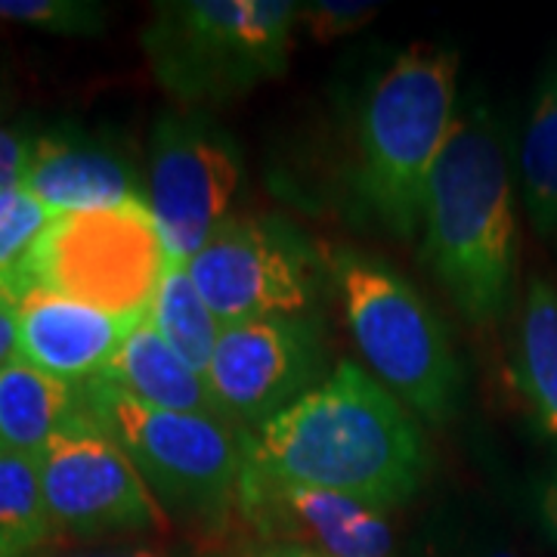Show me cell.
Wrapping results in <instances>:
<instances>
[{"mask_svg": "<svg viewBox=\"0 0 557 557\" xmlns=\"http://www.w3.org/2000/svg\"><path fill=\"white\" fill-rule=\"evenodd\" d=\"M236 508L260 536L276 539L273 545H300L325 557H391L394 552L384 508L263 478L245 465Z\"/></svg>", "mask_w": 557, "mask_h": 557, "instance_id": "7c38bea8", "label": "cell"}, {"mask_svg": "<svg viewBox=\"0 0 557 557\" xmlns=\"http://www.w3.org/2000/svg\"><path fill=\"white\" fill-rule=\"evenodd\" d=\"M539 520H542L545 536L557 545V474L545 483V490L539 496Z\"/></svg>", "mask_w": 557, "mask_h": 557, "instance_id": "484cf974", "label": "cell"}, {"mask_svg": "<svg viewBox=\"0 0 557 557\" xmlns=\"http://www.w3.org/2000/svg\"><path fill=\"white\" fill-rule=\"evenodd\" d=\"M53 214L25 189L0 196V295L20 304L35 285V255Z\"/></svg>", "mask_w": 557, "mask_h": 557, "instance_id": "44dd1931", "label": "cell"}, {"mask_svg": "<svg viewBox=\"0 0 557 557\" xmlns=\"http://www.w3.org/2000/svg\"><path fill=\"white\" fill-rule=\"evenodd\" d=\"M424 260L474 325L496 322L518 267L515 189L486 109L458 112L424 189Z\"/></svg>", "mask_w": 557, "mask_h": 557, "instance_id": "7a4b0ae2", "label": "cell"}, {"mask_svg": "<svg viewBox=\"0 0 557 557\" xmlns=\"http://www.w3.org/2000/svg\"><path fill=\"white\" fill-rule=\"evenodd\" d=\"M22 189L35 196L53 218L102 211L139 199L134 174L119 156L72 137H40L32 143Z\"/></svg>", "mask_w": 557, "mask_h": 557, "instance_id": "5bb4252c", "label": "cell"}, {"mask_svg": "<svg viewBox=\"0 0 557 557\" xmlns=\"http://www.w3.org/2000/svg\"><path fill=\"white\" fill-rule=\"evenodd\" d=\"M329 263L359 357L381 387L428 421H446L456 412L461 372L437 313L379 260L335 251Z\"/></svg>", "mask_w": 557, "mask_h": 557, "instance_id": "5b68a950", "label": "cell"}, {"mask_svg": "<svg viewBox=\"0 0 557 557\" xmlns=\"http://www.w3.org/2000/svg\"><path fill=\"white\" fill-rule=\"evenodd\" d=\"M20 357L65 381L100 379L139 319L112 317L90 304L32 288L16 304Z\"/></svg>", "mask_w": 557, "mask_h": 557, "instance_id": "4fadbf2b", "label": "cell"}, {"mask_svg": "<svg viewBox=\"0 0 557 557\" xmlns=\"http://www.w3.org/2000/svg\"><path fill=\"white\" fill-rule=\"evenodd\" d=\"M0 557H25L20 552H13V548H7V545H0Z\"/></svg>", "mask_w": 557, "mask_h": 557, "instance_id": "f1b7e54d", "label": "cell"}, {"mask_svg": "<svg viewBox=\"0 0 557 557\" xmlns=\"http://www.w3.org/2000/svg\"><path fill=\"white\" fill-rule=\"evenodd\" d=\"M233 143L205 121L161 119L149 161V208L171 263H186L230 220L239 189Z\"/></svg>", "mask_w": 557, "mask_h": 557, "instance_id": "30bf717a", "label": "cell"}, {"mask_svg": "<svg viewBox=\"0 0 557 557\" xmlns=\"http://www.w3.org/2000/svg\"><path fill=\"white\" fill-rule=\"evenodd\" d=\"M20 357V322H16V304L0 295V369L10 359Z\"/></svg>", "mask_w": 557, "mask_h": 557, "instance_id": "d4e9b609", "label": "cell"}, {"mask_svg": "<svg viewBox=\"0 0 557 557\" xmlns=\"http://www.w3.org/2000/svg\"><path fill=\"white\" fill-rule=\"evenodd\" d=\"M319 359L317 338L300 319H251L223 325L205 381L226 416L260 431L313 391Z\"/></svg>", "mask_w": 557, "mask_h": 557, "instance_id": "8fae6325", "label": "cell"}, {"mask_svg": "<svg viewBox=\"0 0 557 557\" xmlns=\"http://www.w3.org/2000/svg\"><path fill=\"white\" fill-rule=\"evenodd\" d=\"M87 412L134 461L161 505L199 520H223L239 502L245 434L230 421L168 412L121 394L109 381H84Z\"/></svg>", "mask_w": 557, "mask_h": 557, "instance_id": "8992f818", "label": "cell"}, {"mask_svg": "<svg viewBox=\"0 0 557 557\" xmlns=\"http://www.w3.org/2000/svg\"><path fill=\"white\" fill-rule=\"evenodd\" d=\"M100 379L146 406L168 409V412L220 418V421L233 424V418L223 412V406L211 394L205 375L196 372L168 341L161 338L149 317L139 319L134 325V332L124 338L119 354Z\"/></svg>", "mask_w": 557, "mask_h": 557, "instance_id": "9a60e30c", "label": "cell"}, {"mask_svg": "<svg viewBox=\"0 0 557 557\" xmlns=\"http://www.w3.org/2000/svg\"><path fill=\"white\" fill-rule=\"evenodd\" d=\"M183 267L220 325L298 317L313 300V270L298 239L263 220L230 218Z\"/></svg>", "mask_w": 557, "mask_h": 557, "instance_id": "9c48e42d", "label": "cell"}, {"mask_svg": "<svg viewBox=\"0 0 557 557\" xmlns=\"http://www.w3.org/2000/svg\"><path fill=\"white\" fill-rule=\"evenodd\" d=\"M518 379L539 428L557 440V285L533 276L518 325Z\"/></svg>", "mask_w": 557, "mask_h": 557, "instance_id": "e0dca14e", "label": "cell"}, {"mask_svg": "<svg viewBox=\"0 0 557 557\" xmlns=\"http://www.w3.org/2000/svg\"><path fill=\"white\" fill-rule=\"evenodd\" d=\"M65 557H164L159 552H146V548H134V552H100V555H65Z\"/></svg>", "mask_w": 557, "mask_h": 557, "instance_id": "83f0119b", "label": "cell"}, {"mask_svg": "<svg viewBox=\"0 0 557 557\" xmlns=\"http://www.w3.org/2000/svg\"><path fill=\"white\" fill-rule=\"evenodd\" d=\"M149 322L156 325V332L177 350L180 357L205 375L208 362L214 357L223 325L211 313V307L205 304L183 263L168 267L159 292L152 298V307H149Z\"/></svg>", "mask_w": 557, "mask_h": 557, "instance_id": "ac0fdd59", "label": "cell"}, {"mask_svg": "<svg viewBox=\"0 0 557 557\" xmlns=\"http://www.w3.org/2000/svg\"><path fill=\"white\" fill-rule=\"evenodd\" d=\"M245 557H325L319 552H310V548H300V545H263V548H255L251 555Z\"/></svg>", "mask_w": 557, "mask_h": 557, "instance_id": "4316f807", "label": "cell"}, {"mask_svg": "<svg viewBox=\"0 0 557 557\" xmlns=\"http://www.w3.org/2000/svg\"><path fill=\"white\" fill-rule=\"evenodd\" d=\"M28 159H32V139H25L20 131L0 121V196L22 189Z\"/></svg>", "mask_w": 557, "mask_h": 557, "instance_id": "cb8c5ba5", "label": "cell"}, {"mask_svg": "<svg viewBox=\"0 0 557 557\" xmlns=\"http://www.w3.org/2000/svg\"><path fill=\"white\" fill-rule=\"evenodd\" d=\"M0 20L60 35H97L102 28V10L97 3L78 0H0Z\"/></svg>", "mask_w": 557, "mask_h": 557, "instance_id": "7402d4cb", "label": "cell"}, {"mask_svg": "<svg viewBox=\"0 0 557 557\" xmlns=\"http://www.w3.org/2000/svg\"><path fill=\"white\" fill-rule=\"evenodd\" d=\"M57 533L40 493L38 458L0 449V545L28 555Z\"/></svg>", "mask_w": 557, "mask_h": 557, "instance_id": "ffe728a7", "label": "cell"}, {"mask_svg": "<svg viewBox=\"0 0 557 557\" xmlns=\"http://www.w3.org/2000/svg\"><path fill=\"white\" fill-rule=\"evenodd\" d=\"M171 267L143 199L50 220L35 255V285L112 317L146 319Z\"/></svg>", "mask_w": 557, "mask_h": 557, "instance_id": "52a82bcc", "label": "cell"}, {"mask_svg": "<svg viewBox=\"0 0 557 557\" xmlns=\"http://www.w3.org/2000/svg\"><path fill=\"white\" fill-rule=\"evenodd\" d=\"M379 16V3L362 0H317V3H298V22H304L307 35L317 44H329L344 35H354L366 22Z\"/></svg>", "mask_w": 557, "mask_h": 557, "instance_id": "603a6c76", "label": "cell"}, {"mask_svg": "<svg viewBox=\"0 0 557 557\" xmlns=\"http://www.w3.org/2000/svg\"><path fill=\"white\" fill-rule=\"evenodd\" d=\"M84 381H65L22 357L0 369V449L38 458L50 440L87 418Z\"/></svg>", "mask_w": 557, "mask_h": 557, "instance_id": "2e32d148", "label": "cell"}, {"mask_svg": "<svg viewBox=\"0 0 557 557\" xmlns=\"http://www.w3.org/2000/svg\"><path fill=\"white\" fill-rule=\"evenodd\" d=\"M458 57L437 44H412L387 65L359 119V183L397 236H416L424 189L456 124Z\"/></svg>", "mask_w": 557, "mask_h": 557, "instance_id": "3957f363", "label": "cell"}, {"mask_svg": "<svg viewBox=\"0 0 557 557\" xmlns=\"http://www.w3.org/2000/svg\"><path fill=\"white\" fill-rule=\"evenodd\" d=\"M298 3L180 0L161 3L146 32L156 78L183 102H223L288 69Z\"/></svg>", "mask_w": 557, "mask_h": 557, "instance_id": "277c9868", "label": "cell"}, {"mask_svg": "<svg viewBox=\"0 0 557 557\" xmlns=\"http://www.w3.org/2000/svg\"><path fill=\"white\" fill-rule=\"evenodd\" d=\"M486 557H515V555H508V552H493V555H486Z\"/></svg>", "mask_w": 557, "mask_h": 557, "instance_id": "f546056e", "label": "cell"}, {"mask_svg": "<svg viewBox=\"0 0 557 557\" xmlns=\"http://www.w3.org/2000/svg\"><path fill=\"white\" fill-rule=\"evenodd\" d=\"M523 199L542 236H557V72L545 81L520 149Z\"/></svg>", "mask_w": 557, "mask_h": 557, "instance_id": "d6986e66", "label": "cell"}, {"mask_svg": "<svg viewBox=\"0 0 557 557\" xmlns=\"http://www.w3.org/2000/svg\"><path fill=\"white\" fill-rule=\"evenodd\" d=\"M38 474L57 533L90 539L168 527L134 461L90 416L40 449Z\"/></svg>", "mask_w": 557, "mask_h": 557, "instance_id": "ba28073f", "label": "cell"}, {"mask_svg": "<svg viewBox=\"0 0 557 557\" xmlns=\"http://www.w3.org/2000/svg\"><path fill=\"white\" fill-rule=\"evenodd\" d=\"M245 468L391 508L412 496L428 446L412 412L357 362L307 391L245 443Z\"/></svg>", "mask_w": 557, "mask_h": 557, "instance_id": "6da1fadb", "label": "cell"}]
</instances>
